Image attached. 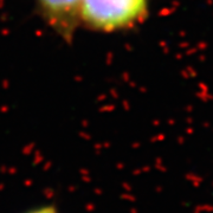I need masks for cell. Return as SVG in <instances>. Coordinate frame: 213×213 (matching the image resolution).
Here are the masks:
<instances>
[{
  "instance_id": "1",
  "label": "cell",
  "mask_w": 213,
  "mask_h": 213,
  "mask_svg": "<svg viewBox=\"0 0 213 213\" xmlns=\"http://www.w3.org/2000/svg\"><path fill=\"white\" fill-rule=\"evenodd\" d=\"M148 0H82L81 23L91 30L115 32L140 23Z\"/></svg>"
},
{
  "instance_id": "2",
  "label": "cell",
  "mask_w": 213,
  "mask_h": 213,
  "mask_svg": "<svg viewBox=\"0 0 213 213\" xmlns=\"http://www.w3.org/2000/svg\"><path fill=\"white\" fill-rule=\"evenodd\" d=\"M82 0H37L39 13L47 25L64 40L71 42L81 23Z\"/></svg>"
},
{
  "instance_id": "3",
  "label": "cell",
  "mask_w": 213,
  "mask_h": 213,
  "mask_svg": "<svg viewBox=\"0 0 213 213\" xmlns=\"http://www.w3.org/2000/svg\"><path fill=\"white\" fill-rule=\"evenodd\" d=\"M27 213H58L55 206H42L38 208H34Z\"/></svg>"
}]
</instances>
